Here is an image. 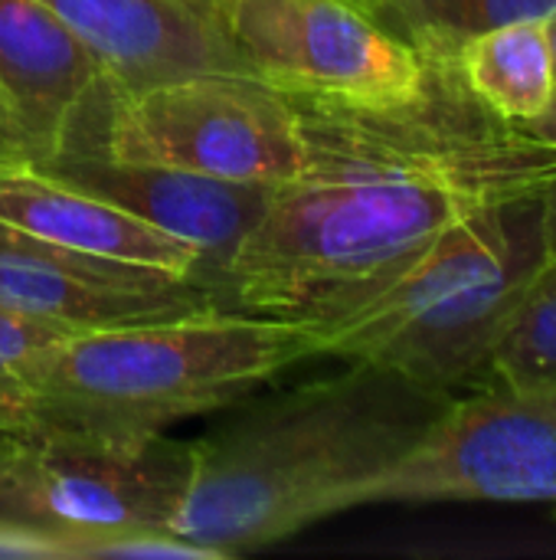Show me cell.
Segmentation results:
<instances>
[{
	"instance_id": "6da1fadb",
	"label": "cell",
	"mask_w": 556,
	"mask_h": 560,
	"mask_svg": "<svg viewBox=\"0 0 556 560\" xmlns=\"http://www.w3.org/2000/svg\"><path fill=\"white\" fill-rule=\"evenodd\" d=\"M426 49V46H419ZM423 92L397 105L295 95L305 171L275 187L213 285L216 308L324 325L469 213L544 190L556 148L495 118L452 49H426Z\"/></svg>"
},
{
	"instance_id": "7a4b0ae2",
	"label": "cell",
	"mask_w": 556,
	"mask_h": 560,
	"mask_svg": "<svg viewBox=\"0 0 556 560\" xmlns=\"http://www.w3.org/2000/svg\"><path fill=\"white\" fill-rule=\"evenodd\" d=\"M449 400L354 361L331 377L249 394L193 440V476L170 535L210 558H233L364 509Z\"/></svg>"
},
{
	"instance_id": "3957f363",
	"label": "cell",
	"mask_w": 556,
	"mask_h": 560,
	"mask_svg": "<svg viewBox=\"0 0 556 560\" xmlns=\"http://www.w3.org/2000/svg\"><path fill=\"white\" fill-rule=\"evenodd\" d=\"M311 358H324L315 325L226 308L75 331L39 358L16 433L144 443Z\"/></svg>"
},
{
	"instance_id": "277c9868",
	"label": "cell",
	"mask_w": 556,
	"mask_h": 560,
	"mask_svg": "<svg viewBox=\"0 0 556 560\" xmlns=\"http://www.w3.org/2000/svg\"><path fill=\"white\" fill-rule=\"evenodd\" d=\"M547 259L544 190L482 207L374 295L318 325L324 358L374 364L449 397L475 390Z\"/></svg>"
},
{
	"instance_id": "5b68a950",
	"label": "cell",
	"mask_w": 556,
	"mask_h": 560,
	"mask_svg": "<svg viewBox=\"0 0 556 560\" xmlns=\"http://www.w3.org/2000/svg\"><path fill=\"white\" fill-rule=\"evenodd\" d=\"M105 158L285 187L305 171L298 98L249 72H197L125 92L105 125Z\"/></svg>"
},
{
	"instance_id": "8992f818",
	"label": "cell",
	"mask_w": 556,
	"mask_h": 560,
	"mask_svg": "<svg viewBox=\"0 0 556 560\" xmlns=\"http://www.w3.org/2000/svg\"><path fill=\"white\" fill-rule=\"evenodd\" d=\"M16 476L39 532L69 558L170 535L193 476V440L82 443L16 433ZM174 538V535H170Z\"/></svg>"
},
{
	"instance_id": "52a82bcc",
	"label": "cell",
	"mask_w": 556,
	"mask_h": 560,
	"mask_svg": "<svg viewBox=\"0 0 556 560\" xmlns=\"http://www.w3.org/2000/svg\"><path fill=\"white\" fill-rule=\"evenodd\" d=\"M387 502L556 505V381L456 394L370 492V505Z\"/></svg>"
},
{
	"instance_id": "ba28073f",
	"label": "cell",
	"mask_w": 556,
	"mask_h": 560,
	"mask_svg": "<svg viewBox=\"0 0 556 560\" xmlns=\"http://www.w3.org/2000/svg\"><path fill=\"white\" fill-rule=\"evenodd\" d=\"M213 16L252 75L288 95L397 105L429 79L426 49L347 0H220Z\"/></svg>"
},
{
	"instance_id": "9c48e42d",
	"label": "cell",
	"mask_w": 556,
	"mask_h": 560,
	"mask_svg": "<svg viewBox=\"0 0 556 560\" xmlns=\"http://www.w3.org/2000/svg\"><path fill=\"white\" fill-rule=\"evenodd\" d=\"M0 89L20 158L102 154L125 89L102 59L39 0H0Z\"/></svg>"
},
{
	"instance_id": "30bf717a",
	"label": "cell",
	"mask_w": 556,
	"mask_h": 560,
	"mask_svg": "<svg viewBox=\"0 0 556 560\" xmlns=\"http://www.w3.org/2000/svg\"><path fill=\"white\" fill-rule=\"evenodd\" d=\"M0 308L75 335L177 318L216 302L187 279L85 256L0 223Z\"/></svg>"
},
{
	"instance_id": "8fae6325",
	"label": "cell",
	"mask_w": 556,
	"mask_h": 560,
	"mask_svg": "<svg viewBox=\"0 0 556 560\" xmlns=\"http://www.w3.org/2000/svg\"><path fill=\"white\" fill-rule=\"evenodd\" d=\"M26 161L66 184L125 207L144 223L193 246L200 256V289L206 295L220 282L236 246L249 236L275 190L265 184H236L180 167L115 161L105 154H59Z\"/></svg>"
},
{
	"instance_id": "7c38bea8",
	"label": "cell",
	"mask_w": 556,
	"mask_h": 560,
	"mask_svg": "<svg viewBox=\"0 0 556 560\" xmlns=\"http://www.w3.org/2000/svg\"><path fill=\"white\" fill-rule=\"evenodd\" d=\"M125 92L197 72H249L213 13L187 0H39Z\"/></svg>"
},
{
	"instance_id": "4fadbf2b",
	"label": "cell",
	"mask_w": 556,
	"mask_h": 560,
	"mask_svg": "<svg viewBox=\"0 0 556 560\" xmlns=\"http://www.w3.org/2000/svg\"><path fill=\"white\" fill-rule=\"evenodd\" d=\"M0 223L85 256L157 269L200 285L193 246L10 151H0Z\"/></svg>"
},
{
	"instance_id": "5bb4252c",
	"label": "cell",
	"mask_w": 556,
	"mask_h": 560,
	"mask_svg": "<svg viewBox=\"0 0 556 560\" xmlns=\"http://www.w3.org/2000/svg\"><path fill=\"white\" fill-rule=\"evenodd\" d=\"M452 56L465 89L505 125L528 128L554 95L556 62L544 20L475 33Z\"/></svg>"
},
{
	"instance_id": "9a60e30c",
	"label": "cell",
	"mask_w": 556,
	"mask_h": 560,
	"mask_svg": "<svg viewBox=\"0 0 556 560\" xmlns=\"http://www.w3.org/2000/svg\"><path fill=\"white\" fill-rule=\"evenodd\" d=\"M556 0H390L377 16L426 49H456L462 39L524 20H551Z\"/></svg>"
},
{
	"instance_id": "2e32d148",
	"label": "cell",
	"mask_w": 556,
	"mask_h": 560,
	"mask_svg": "<svg viewBox=\"0 0 556 560\" xmlns=\"http://www.w3.org/2000/svg\"><path fill=\"white\" fill-rule=\"evenodd\" d=\"M488 381L541 384L556 381V256H551L524 292L505 338L495 348Z\"/></svg>"
},
{
	"instance_id": "e0dca14e",
	"label": "cell",
	"mask_w": 556,
	"mask_h": 560,
	"mask_svg": "<svg viewBox=\"0 0 556 560\" xmlns=\"http://www.w3.org/2000/svg\"><path fill=\"white\" fill-rule=\"evenodd\" d=\"M66 335L69 331L62 328L0 308V430L16 433L29 397L33 371L46 354V348Z\"/></svg>"
},
{
	"instance_id": "ac0fdd59",
	"label": "cell",
	"mask_w": 556,
	"mask_h": 560,
	"mask_svg": "<svg viewBox=\"0 0 556 560\" xmlns=\"http://www.w3.org/2000/svg\"><path fill=\"white\" fill-rule=\"evenodd\" d=\"M0 532H23V535L46 538L29 512V502L16 476V433L7 430H0Z\"/></svg>"
},
{
	"instance_id": "d6986e66",
	"label": "cell",
	"mask_w": 556,
	"mask_h": 560,
	"mask_svg": "<svg viewBox=\"0 0 556 560\" xmlns=\"http://www.w3.org/2000/svg\"><path fill=\"white\" fill-rule=\"evenodd\" d=\"M524 131H531L537 141H544V144H551L556 148V89L554 95H551V102H547V108L524 128Z\"/></svg>"
},
{
	"instance_id": "ffe728a7",
	"label": "cell",
	"mask_w": 556,
	"mask_h": 560,
	"mask_svg": "<svg viewBox=\"0 0 556 560\" xmlns=\"http://www.w3.org/2000/svg\"><path fill=\"white\" fill-rule=\"evenodd\" d=\"M13 144H16V125H13V112L7 105V95L0 89V151H7Z\"/></svg>"
},
{
	"instance_id": "44dd1931",
	"label": "cell",
	"mask_w": 556,
	"mask_h": 560,
	"mask_svg": "<svg viewBox=\"0 0 556 560\" xmlns=\"http://www.w3.org/2000/svg\"><path fill=\"white\" fill-rule=\"evenodd\" d=\"M544 217H547V243H551V256H556V180L551 187H544Z\"/></svg>"
},
{
	"instance_id": "7402d4cb",
	"label": "cell",
	"mask_w": 556,
	"mask_h": 560,
	"mask_svg": "<svg viewBox=\"0 0 556 560\" xmlns=\"http://www.w3.org/2000/svg\"><path fill=\"white\" fill-rule=\"evenodd\" d=\"M347 3H354V7H360V10H367V13L380 16V13L387 10V3H390V0H347Z\"/></svg>"
},
{
	"instance_id": "603a6c76",
	"label": "cell",
	"mask_w": 556,
	"mask_h": 560,
	"mask_svg": "<svg viewBox=\"0 0 556 560\" xmlns=\"http://www.w3.org/2000/svg\"><path fill=\"white\" fill-rule=\"evenodd\" d=\"M187 3H193V7H197V10H206V13H213V10H216V3H220V0H187Z\"/></svg>"
},
{
	"instance_id": "cb8c5ba5",
	"label": "cell",
	"mask_w": 556,
	"mask_h": 560,
	"mask_svg": "<svg viewBox=\"0 0 556 560\" xmlns=\"http://www.w3.org/2000/svg\"><path fill=\"white\" fill-rule=\"evenodd\" d=\"M547 33H551V46H554V62H556V13L547 20Z\"/></svg>"
}]
</instances>
